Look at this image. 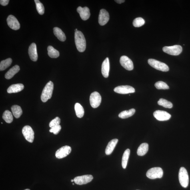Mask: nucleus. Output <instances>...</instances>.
I'll return each instance as SVG.
<instances>
[{"label": "nucleus", "mask_w": 190, "mask_h": 190, "mask_svg": "<svg viewBox=\"0 0 190 190\" xmlns=\"http://www.w3.org/2000/svg\"><path fill=\"white\" fill-rule=\"evenodd\" d=\"M75 42L76 47L80 52L84 51L86 48V41L84 36L80 31H75Z\"/></svg>", "instance_id": "1"}, {"label": "nucleus", "mask_w": 190, "mask_h": 190, "mask_svg": "<svg viewBox=\"0 0 190 190\" xmlns=\"http://www.w3.org/2000/svg\"><path fill=\"white\" fill-rule=\"evenodd\" d=\"M54 89V84L52 82L50 81L44 87L41 95V99L44 103L47 102L48 100L51 98Z\"/></svg>", "instance_id": "2"}, {"label": "nucleus", "mask_w": 190, "mask_h": 190, "mask_svg": "<svg viewBox=\"0 0 190 190\" xmlns=\"http://www.w3.org/2000/svg\"><path fill=\"white\" fill-rule=\"evenodd\" d=\"M179 178L180 183L182 186L187 188L189 184V176L187 170L184 167H182L180 168Z\"/></svg>", "instance_id": "3"}, {"label": "nucleus", "mask_w": 190, "mask_h": 190, "mask_svg": "<svg viewBox=\"0 0 190 190\" xmlns=\"http://www.w3.org/2000/svg\"><path fill=\"white\" fill-rule=\"evenodd\" d=\"M148 63L152 67L156 69L164 72L169 71V68L166 64L154 59H149Z\"/></svg>", "instance_id": "4"}, {"label": "nucleus", "mask_w": 190, "mask_h": 190, "mask_svg": "<svg viewBox=\"0 0 190 190\" xmlns=\"http://www.w3.org/2000/svg\"><path fill=\"white\" fill-rule=\"evenodd\" d=\"M163 170L160 167L151 168L148 171L146 175L150 179H155L161 178L163 176Z\"/></svg>", "instance_id": "5"}, {"label": "nucleus", "mask_w": 190, "mask_h": 190, "mask_svg": "<svg viewBox=\"0 0 190 190\" xmlns=\"http://www.w3.org/2000/svg\"><path fill=\"white\" fill-rule=\"evenodd\" d=\"M163 51L165 53L172 55H178L182 52L183 48L180 45H174L171 46H165L163 48Z\"/></svg>", "instance_id": "6"}, {"label": "nucleus", "mask_w": 190, "mask_h": 190, "mask_svg": "<svg viewBox=\"0 0 190 190\" xmlns=\"http://www.w3.org/2000/svg\"><path fill=\"white\" fill-rule=\"evenodd\" d=\"M89 101L91 107L93 108H96L101 104V97L98 92H94L91 94Z\"/></svg>", "instance_id": "7"}, {"label": "nucleus", "mask_w": 190, "mask_h": 190, "mask_svg": "<svg viewBox=\"0 0 190 190\" xmlns=\"http://www.w3.org/2000/svg\"><path fill=\"white\" fill-rule=\"evenodd\" d=\"M22 133L25 139L30 143H33L34 139V133L32 128L28 125L25 126L22 130Z\"/></svg>", "instance_id": "8"}, {"label": "nucleus", "mask_w": 190, "mask_h": 190, "mask_svg": "<svg viewBox=\"0 0 190 190\" xmlns=\"http://www.w3.org/2000/svg\"><path fill=\"white\" fill-rule=\"evenodd\" d=\"M93 179V176L91 175H84L76 177L74 179L76 184L83 185L91 182Z\"/></svg>", "instance_id": "9"}, {"label": "nucleus", "mask_w": 190, "mask_h": 190, "mask_svg": "<svg viewBox=\"0 0 190 190\" xmlns=\"http://www.w3.org/2000/svg\"><path fill=\"white\" fill-rule=\"evenodd\" d=\"M120 63L121 65L127 70L131 71L133 69V61L127 56H122L120 58Z\"/></svg>", "instance_id": "10"}, {"label": "nucleus", "mask_w": 190, "mask_h": 190, "mask_svg": "<svg viewBox=\"0 0 190 190\" xmlns=\"http://www.w3.org/2000/svg\"><path fill=\"white\" fill-rule=\"evenodd\" d=\"M115 92L121 94H127L135 92L134 88L131 86L125 85L118 86L115 88Z\"/></svg>", "instance_id": "11"}, {"label": "nucleus", "mask_w": 190, "mask_h": 190, "mask_svg": "<svg viewBox=\"0 0 190 190\" xmlns=\"http://www.w3.org/2000/svg\"><path fill=\"white\" fill-rule=\"evenodd\" d=\"M71 148L69 146H65L61 147L56 151L55 156L58 159H63L66 157L71 153Z\"/></svg>", "instance_id": "12"}, {"label": "nucleus", "mask_w": 190, "mask_h": 190, "mask_svg": "<svg viewBox=\"0 0 190 190\" xmlns=\"http://www.w3.org/2000/svg\"><path fill=\"white\" fill-rule=\"evenodd\" d=\"M7 22L9 27L12 29L17 31L20 28L19 21L14 16L10 15L7 18Z\"/></svg>", "instance_id": "13"}, {"label": "nucleus", "mask_w": 190, "mask_h": 190, "mask_svg": "<svg viewBox=\"0 0 190 190\" xmlns=\"http://www.w3.org/2000/svg\"><path fill=\"white\" fill-rule=\"evenodd\" d=\"M154 117L159 121H166L169 120L171 117V115L167 112L161 111L157 110L153 113Z\"/></svg>", "instance_id": "14"}, {"label": "nucleus", "mask_w": 190, "mask_h": 190, "mask_svg": "<svg viewBox=\"0 0 190 190\" xmlns=\"http://www.w3.org/2000/svg\"><path fill=\"white\" fill-rule=\"evenodd\" d=\"M109 20V15L108 12L104 9L100 10L98 18L99 25L101 26L104 25L108 22Z\"/></svg>", "instance_id": "15"}, {"label": "nucleus", "mask_w": 190, "mask_h": 190, "mask_svg": "<svg viewBox=\"0 0 190 190\" xmlns=\"http://www.w3.org/2000/svg\"><path fill=\"white\" fill-rule=\"evenodd\" d=\"M77 11L79 14L81 19L83 21L87 20L90 16L89 9L87 7H77Z\"/></svg>", "instance_id": "16"}, {"label": "nucleus", "mask_w": 190, "mask_h": 190, "mask_svg": "<svg viewBox=\"0 0 190 190\" xmlns=\"http://www.w3.org/2000/svg\"><path fill=\"white\" fill-rule=\"evenodd\" d=\"M28 53L30 58L33 61H37L38 59L37 45L35 43H32L30 46Z\"/></svg>", "instance_id": "17"}, {"label": "nucleus", "mask_w": 190, "mask_h": 190, "mask_svg": "<svg viewBox=\"0 0 190 190\" xmlns=\"http://www.w3.org/2000/svg\"><path fill=\"white\" fill-rule=\"evenodd\" d=\"M110 63L108 58L107 57L104 61L101 66V73L104 77L107 78L109 76Z\"/></svg>", "instance_id": "18"}, {"label": "nucleus", "mask_w": 190, "mask_h": 190, "mask_svg": "<svg viewBox=\"0 0 190 190\" xmlns=\"http://www.w3.org/2000/svg\"><path fill=\"white\" fill-rule=\"evenodd\" d=\"M24 89V86L22 83L12 85L8 88L7 92L9 93H16L20 92Z\"/></svg>", "instance_id": "19"}, {"label": "nucleus", "mask_w": 190, "mask_h": 190, "mask_svg": "<svg viewBox=\"0 0 190 190\" xmlns=\"http://www.w3.org/2000/svg\"><path fill=\"white\" fill-rule=\"evenodd\" d=\"M118 141V139H114L109 142L106 148L105 153L106 155H110L113 153Z\"/></svg>", "instance_id": "20"}, {"label": "nucleus", "mask_w": 190, "mask_h": 190, "mask_svg": "<svg viewBox=\"0 0 190 190\" xmlns=\"http://www.w3.org/2000/svg\"><path fill=\"white\" fill-rule=\"evenodd\" d=\"M20 70V67L18 65H15L11 68L6 73L5 77V78L10 79L13 77L16 74L19 72Z\"/></svg>", "instance_id": "21"}, {"label": "nucleus", "mask_w": 190, "mask_h": 190, "mask_svg": "<svg viewBox=\"0 0 190 190\" xmlns=\"http://www.w3.org/2000/svg\"><path fill=\"white\" fill-rule=\"evenodd\" d=\"M54 34L57 38L60 41L64 42L66 40V35L58 27H55L53 29Z\"/></svg>", "instance_id": "22"}, {"label": "nucleus", "mask_w": 190, "mask_h": 190, "mask_svg": "<svg viewBox=\"0 0 190 190\" xmlns=\"http://www.w3.org/2000/svg\"><path fill=\"white\" fill-rule=\"evenodd\" d=\"M148 150V144L147 143L142 144L137 149V155L139 156L145 155L147 153Z\"/></svg>", "instance_id": "23"}, {"label": "nucleus", "mask_w": 190, "mask_h": 190, "mask_svg": "<svg viewBox=\"0 0 190 190\" xmlns=\"http://www.w3.org/2000/svg\"><path fill=\"white\" fill-rule=\"evenodd\" d=\"M135 110L132 109L129 110H125L121 112L119 114L118 116L122 119H126L131 117L135 113Z\"/></svg>", "instance_id": "24"}, {"label": "nucleus", "mask_w": 190, "mask_h": 190, "mask_svg": "<svg viewBox=\"0 0 190 190\" xmlns=\"http://www.w3.org/2000/svg\"><path fill=\"white\" fill-rule=\"evenodd\" d=\"M11 109L13 115L16 118H19L22 114V110L19 106L13 105L12 106Z\"/></svg>", "instance_id": "25"}, {"label": "nucleus", "mask_w": 190, "mask_h": 190, "mask_svg": "<svg viewBox=\"0 0 190 190\" xmlns=\"http://www.w3.org/2000/svg\"><path fill=\"white\" fill-rule=\"evenodd\" d=\"M75 113L77 117L81 118L83 116L84 114V110L81 104L79 103L75 104Z\"/></svg>", "instance_id": "26"}, {"label": "nucleus", "mask_w": 190, "mask_h": 190, "mask_svg": "<svg viewBox=\"0 0 190 190\" xmlns=\"http://www.w3.org/2000/svg\"><path fill=\"white\" fill-rule=\"evenodd\" d=\"M48 55L52 58H57L59 57L60 53L59 51L56 50L51 46H49L47 48Z\"/></svg>", "instance_id": "27"}, {"label": "nucleus", "mask_w": 190, "mask_h": 190, "mask_svg": "<svg viewBox=\"0 0 190 190\" xmlns=\"http://www.w3.org/2000/svg\"><path fill=\"white\" fill-rule=\"evenodd\" d=\"M130 150L128 149L126 150L123 154L122 159V166L124 169H125L127 167L130 155Z\"/></svg>", "instance_id": "28"}, {"label": "nucleus", "mask_w": 190, "mask_h": 190, "mask_svg": "<svg viewBox=\"0 0 190 190\" xmlns=\"http://www.w3.org/2000/svg\"><path fill=\"white\" fill-rule=\"evenodd\" d=\"M2 117L6 122L7 123H11L13 121V115L9 110H6L4 112Z\"/></svg>", "instance_id": "29"}, {"label": "nucleus", "mask_w": 190, "mask_h": 190, "mask_svg": "<svg viewBox=\"0 0 190 190\" xmlns=\"http://www.w3.org/2000/svg\"><path fill=\"white\" fill-rule=\"evenodd\" d=\"M12 59L8 58L1 61L0 63V70L3 71L9 67L12 63Z\"/></svg>", "instance_id": "30"}, {"label": "nucleus", "mask_w": 190, "mask_h": 190, "mask_svg": "<svg viewBox=\"0 0 190 190\" xmlns=\"http://www.w3.org/2000/svg\"><path fill=\"white\" fill-rule=\"evenodd\" d=\"M158 104L159 105L162 106L166 108L171 109L173 107V105L171 102L168 101L165 99L161 98L158 101Z\"/></svg>", "instance_id": "31"}, {"label": "nucleus", "mask_w": 190, "mask_h": 190, "mask_svg": "<svg viewBox=\"0 0 190 190\" xmlns=\"http://www.w3.org/2000/svg\"><path fill=\"white\" fill-rule=\"evenodd\" d=\"M34 1L38 13L40 15H43L45 13V8L43 4L39 0H35Z\"/></svg>", "instance_id": "32"}, {"label": "nucleus", "mask_w": 190, "mask_h": 190, "mask_svg": "<svg viewBox=\"0 0 190 190\" xmlns=\"http://www.w3.org/2000/svg\"><path fill=\"white\" fill-rule=\"evenodd\" d=\"M145 21L143 18L138 17L134 20L133 25L135 27H139L142 26L145 24Z\"/></svg>", "instance_id": "33"}, {"label": "nucleus", "mask_w": 190, "mask_h": 190, "mask_svg": "<svg viewBox=\"0 0 190 190\" xmlns=\"http://www.w3.org/2000/svg\"><path fill=\"white\" fill-rule=\"evenodd\" d=\"M155 87L158 89H168L169 87L167 83L162 81L156 82L155 84Z\"/></svg>", "instance_id": "34"}, {"label": "nucleus", "mask_w": 190, "mask_h": 190, "mask_svg": "<svg viewBox=\"0 0 190 190\" xmlns=\"http://www.w3.org/2000/svg\"><path fill=\"white\" fill-rule=\"evenodd\" d=\"M61 122V119L59 117H57L55 119L52 120L49 123V127L52 128L55 126H57L60 125V124Z\"/></svg>", "instance_id": "35"}, {"label": "nucleus", "mask_w": 190, "mask_h": 190, "mask_svg": "<svg viewBox=\"0 0 190 190\" xmlns=\"http://www.w3.org/2000/svg\"><path fill=\"white\" fill-rule=\"evenodd\" d=\"M61 129V126L59 125L51 128V129L49 131L51 133H53L54 134L57 135L60 131Z\"/></svg>", "instance_id": "36"}, {"label": "nucleus", "mask_w": 190, "mask_h": 190, "mask_svg": "<svg viewBox=\"0 0 190 190\" xmlns=\"http://www.w3.org/2000/svg\"><path fill=\"white\" fill-rule=\"evenodd\" d=\"M9 0H1L0 3L1 5L5 6L7 5L9 3Z\"/></svg>", "instance_id": "37"}, {"label": "nucleus", "mask_w": 190, "mask_h": 190, "mask_svg": "<svg viewBox=\"0 0 190 190\" xmlns=\"http://www.w3.org/2000/svg\"><path fill=\"white\" fill-rule=\"evenodd\" d=\"M115 1L118 4H121L124 2L125 1L124 0H115Z\"/></svg>", "instance_id": "38"}, {"label": "nucleus", "mask_w": 190, "mask_h": 190, "mask_svg": "<svg viewBox=\"0 0 190 190\" xmlns=\"http://www.w3.org/2000/svg\"><path fill=\"white\" fill-rule=\"evenodd\" d=\"M71 181L72 182H74V180H71Z\"/></svg>", "instance_id": "39"}, {"label": "nucleus", "mask_w": 190, "mask_h": 190, "mask_svg": "<svg viewBox=\"0 0 190 190\" xmlns=\"http://www.w3.org/2000/svg\"><path fill=\"white\" fill-rule=\"evenodd\" d=\"M25 190H30V189H26Z\"/></svg>", "instance_id": "40"}, {"label": "nucleus", "mask_w": 190, "mask_h": 190, "mask_svg": "<svg viewBox=\"0 0 190 190\" xmlns=\"http://www.w3.org/2000/svg\"><path fill=\"white\" fill-rule=\"evenodd\" d=\"M74 184H74V183H73V185H74Z\"/></svg>", "instance_id": "41"}, {"label": "nucleus", "mask_w": 190, "mask_h": 190, "mask_svg": "<svg viewBox=\"0 0 190 190\" xmlns=\"http://www.w3.org/2000/svg\"></svg>", "instance_id": "42"}]
</instances>
